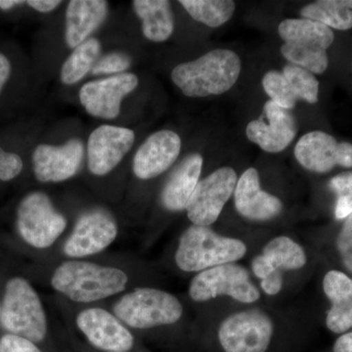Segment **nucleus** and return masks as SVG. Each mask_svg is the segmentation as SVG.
I'll list each match as a JSON object with an SVG mask.
<instances>
[{"label": "nucleus", "mask_w": 352, "mask_h": 352, "mask_svg": "<svg viewBox=\"0 0 352 352\" xmlns=\"http://www.w3.org/2000/svg\"><path fill=\"white\" fill-rule=\"evenodd\" d=\"M0 308H1V307H0Z\"/></svg>", "instance_id": "ea45409f"}, {"label": "nucleus", "mask_w": 352, "mask_h": 352, "mask_svg": "<svg viewBox=\"0 0 352 352\" xmlns=\"http://www.w3.org/2000/svg\"><path fill=\"white\" fill-rule=\"evenodd\" d=\"M237 182V173L229 166L220 168L199 182L186 208L194 226H210L219 219Z\"/></svg>", "instance_id": "9d476101"}, {"label": "nucleus", "mask_w": 352, "mask_h": 352, "mask_svg": "<svg viewBox=\"0 0 352 352\" xmlns=\"http://www.w3.org/2000/svg\"><path fill=\"white\" fill-rule=\"evenodd\" d=\"M22 3H24V2L16 1V0H0V8L2 10H9V9Z\"/></svg>", "instance_id": "58836bf2"}, {"label": "nucleus", "mask_w": 352, "mask_h": 352, "mask_svg": "<svg viewBox=\"0 0 352 352\" xmlns=\"http://www.w3.org/2000/svg\"><path fill=\"white\" fill-rule=\"evenodd\" d=\"M337 249L342 264L352 275V214L346 219L338 235Z\"/></svg>", "instance_id": "2f4dec72"}, {"label": "nucleus", "mask_w": 352, "mask_h": 352, "mask_svg": "<svg viewBox=\"0 0 352 352\" xmlns=\"http://www.w3.org/2000/svg\"><path fill=\"white\" fill-rule=\"evenodd\" d=\"M67 227V219L58 212L50 197L34 192L21 201L17 228L22 239L36 249L51 247Z\"/></svg>", "instance_id": "0eeeda50"}, {"label": "nucleus", "mask_w": 352, "mask_h": 352, "mask_svg": "<svg viewBox=\"0 0 352 352\" xmlns=\"http://www.w3.org/2000/svg\"><path fill=\"white\" fill-rule=\"evenodd\" d=\"M263 87L271 101L287 110L291 111L300 100L282 72H267L263 78Z\"/></svg>", "instance_id": "c85d7f7f"}, {"label": "nucleus", "mask_w": 352, "mask_h": 352, "mask_svg": "<svg viewBox=\"0 0 352 352\" xmlns=\"http://www.w3.org/2000/svg\"><path fill=\"white\" fill-rule=\"evenodd\" d=\"M273 329L270 317L254 308L227 317L219 329V339L224 352H266Z\"/></svg>", "instance_id": "1a4fd4ad"}, {"label": "nucleus", "mask_w": 352, "mask_h": 352, "mask_svg": "<svg viewBox=\"0 0 352 352\" xmlns=\"http://www.w3.org/2000/svg\"><path fill=\"white\" fill-rule=\"evenodd\" d=\"M129 282L126 273L85 261H67L53 273V289L76 302H92L122 293Z\"/></svg>", "instance_id": "f03ea898"}, {"label": "nucleus", "mask_w": 352, "mask_h": 352, "mask_svg": "<svg viewBox=\"0 0 352 352\" xmlns=\"http://www.w3.org/2000/svg\"><path fill=\"white\" fill-rule=\"evenodd\" d=\"M108 16V2L104 0H72L66 11V43L78 47L104 22Z\"/></svg>", "instance_id": "412c9836"}, {"label": "nucleus", "mask_w": 352, "mask_h": 352, "mask_svg": "<svg viewBox=\"0 0 352 352\" xmlns=\"http://www.w3.org/2000/svg\"><path fill=\"white\" fill-rule=\"evenodd\" d=\"M85 156L82 141L73 138L61 146L41 144L32 155L34 175L41 182H61L80 170Z\"/></svg>", "instance_id": "f3484780"}, {"label": "nucleus", "mask_w": 352, "mask_h": 352, "mask_svg": "<svg viewBox=\"0 0 352 352\" xmlns=\"http://www.w3.org/2000/svg\"><path fill=\"white\" fill-rule=\"evenodd\" d=\"M300 15L331 30L347 31L352 28V0H318L303 7Z\"/></svg>", "instance_id": "393cba45"}, {"label": "nucleus", "mask_w": 352, "mask_h": 352, "mask_svg": "<svg viewBox=\"0 0 352 352\" xmlns=\"http://www.w3.org/2000/svg\"><path fill=\"white\" fill-rule=\"evenodd\" d=\"M76 325L96 349L126 352L133 347L134 338L117 317L102 308H89L76 316Z\"/></svg>", "instance_id": "dca6fc26"}, {"label": "nucleus", "mask_w": 352, "mask_h": 352, "mask_svg": "<svg viewBox=\"0 0 352 352\" xmlns=\"http://www.w3.org/2000/svg\"><path fill=\"white\" fill-rule=\"evenodd\" d=\"M0 352H41L34 342L19 337L6 333L0 338Z\"/></svg>", "instance_id": "72a5a7b5"}, {"label": "nucleus", "mask_w": 352, "mask_h": 352, "mask_svg": "<svg viewBox=\"0 0 352 352\" xmlns=\"http://www.w3.org/2000/svg\"><path fill=\"white\" fill-rule=\"evenodd\" d=\"M100 52L101 44L96 38H88L78 45L62 66L61 82L71 85L82 80L98 61Z\"/></svg>", "instance_id": "a878e982"}, {"label": "nucleus", "mask_w": 352, "mask_h": 352, "mask_svg": "<svg viewBox=\"0 0 352 352\" xmlns=\"http://www.w3.org/2000/svg\"><path fill=\"white\" fill-rule=\"evenodd\" d=\"M282 73L300 100L309 104L318 102L319 82L314 74L292 64L287 65Z\"/></svg>", "instance_id": "cd10ccee"}, {"label": "nucleus", "mask_w": 352, "mask_h": 352, "mask_svg": "<svg viewBox=\"0 0 352 352\" xmlns=\"http://www.w3.org/2000/svg\"><path fill=\"white\" fill-rule=\"evenodd\" d=\"M27 4L41 13H50L61 4L59 0H30Z\"/></svg>", "instance_id": "c9c22d12"}, {"label": "nucleus", "mask_w": 352, "mask_h": 352, "mask_svg": "<svg viewBox=\"0 0 352 352\" xmlns=\"http://www.w3.org/2000/svg\"><path fill=\"white\" fill-rule=\"evenodd\" d=\"M131 65V58L124 52H111L101 57L95 63L91 73L95 76L120 75L129 69Z\"/></svg>", "instance_id": "7c9ffc66"}, {"label": "nucleus", "mask_w": 352, "mask_h": 352, "mask_svg": "<svg viewBox=\"0 0 352 352\" xmlns=\"http://www.w3.org/2000/svg\"><path fill=\"white\" fill-rule=\"evenodd\" d=\"M189 295L198 302L220 296H230L243 303L254 302L261 298L258 288L250 280L249 271L234 263L201 271L190 284Z\"/></svg>", "instance_id": "6e6552de"}, {"label": "nucleus", "mask_w": 352, "mask_h": 352, "mask_svg": "<svg viewBox=\"0 0 352 352\" xmlns=\"http://www.w3.org/2000/svg\"><path fill=\"white\" fill-rule=\"evenodd\" d=\"M234 201L238 212L254 221L274 219L283 210L279 198L261 189L258 170L254 168H248L238 179Z\"/></svg>", "instance_id": "6ab92c4d"}, {"label": "nucleus", "mask_w": 352, "mask_h": 352, "mask_svg": "<svg viewBox=\"0 0 352 352\" xmlns=\"http://www.w3.org/2000/svg\"><path fill=\"white\" fill-rule=\"evenodd\" d=\"M0 324L12 335L41 342L47 333V321L41 298L32 285L21 277L7 282L0 308Z\"/></svg>", "instance_id": "20e7f679"}, {"label": "nucleus", "mask_w": 352, "mask_h": 352, "mask_svg": "<svg viewBox=\"0 0 352 352\" xmlns=\"http://www.w3.org/2000/svg\"><path fill=\"white\" fill-rule=\"evenodd\" d=\"M138 83V76L127 73L87 82L80 88V101L89 115L113 120L119 116L122 99L133 92Z\"/></svg>", "instance_id": "ddd939ff"}, {"label": "nucleus", "mask_w": 352, "mask_h": 352, "mask_svg": "<svg viewBox=\"0 0 352 352\" xmlns=\"http://www.w3.org/2000/svg\"><path fill=\"white\" fill-rule=\"evenodd\" d=\"M284 44L282 55L291 63L310 67L329 59L327 50L335 39L330 28L316 21L286 19L278 27Z\"/></svg>", "instance_id": "423d86ee"}, {"label": "nucleus", "mask_w": 352, "mask_h": 352, "mask_svg": "<svg viewBox=\"0 0 352 352\" xmlns=\"http://www.w3.org/2000/svg\"><path fill=\"white\" fill-rule=\"evenodd\" d=\"M204 160L198 153L189 155L176 166L162 191L161 200L170 212L186 210L200 179Z\"/></svg>", "instance_id": "aec40b11"}, {"label": "nucleus", "mask_w": 352, "mask_h": 352, "mask_svg": "<svg viewBox=\"0 0 352 352\" xmlns=\"http://www.w3.org/2000/svg\"><path fill=\"white\" fill-rule=\"evenodd\" d=\"M189 15L210 28H219L232 18L236 4L232 0H180Z\"/></svg>", "instance_id": "bb28decb"}, {"label": "nucleus", "mask_w": 352, "mask_h": 352, "mask_svg": "<svg viewBox=\"0 0 352 352\" xmlns=\"http://www.w3.org/2000/svg\"><path fill=\"white\" fill-rule=\"evenodd\" d=\"M134 140L135 134L126 127L109 124L97 127L88 138V168L94 175H108L129 152Z\"/></svg>", "instance_id": "2eb2a0df"}, {"label": "nucleus", "mask_w": 352, "mask_h": 352, "mask_svg": "<svg viewBox=\"0 0 352 352\" xmlns=\"http://www.w3.org/2000/svg\"><path fill=\"white\" fill-rule=\"evenodd\" d=\"M245 252L247 245L242 241L219 235L208 226H192L180 237L175 263L185 272H198L235 263Z\"/></svg>", "instance_id": "7ed1b4c3"}, {"label": "nucleus", "mask_w": 352, "mask_h": 352, "mask_svg": "<svg viewBox=\"0 0 352 352\" xmlns=\"http://www.w3.org/2000/svg\"><path fill=\"white\" fill-rule=\"evenodd\" d=\"M323 289L332 303L326 325L333 333H342L352 328V279L340 271L331 270L323 279Z\"/></svg>", "instance_id": "4be33fe9"}, {"label": "nucleus", "mask_w": 352, "mask_h": 352, "mask_svg": "<svg viewBox=\"0 0 352 352\" xmlns=\"http://www.w3.org/2000/svg\"><path fill=\"white\" fill-rule=\"evenodd\" d=\"M333 352H352V332L344 333L336 340Z\"/></svg>", "instance_id": "e433bc0d"}, {"label": "nucleus", "mask_w": 352, "mask_h": 352, "mask_svg": "<svg viewBox=\"0 0 352 352\" xmlns=\"http://www.w3.org/2000/svg\"><path fill=\"white\" fill-rule=\"evenodd\" d=\"M134 12L142 21L146 38L154 43H164L175 31V18L168 0H134Z\"/></svg>", "instance_id": "b1692460"}, {"label": "nucleus", "mask_w": 352, "mask_h": 352, "mask_svg": "<svg viewBox=\"0 0 352 352\" xmlns=\"http://www.w3.org/2000/svg\"><path fill=\"white\" fill-rule=\"evenodd\" d=\"M242 62L237 53L214 50L203 56L177 65L171 80L183 94L192 98L221 95L230 90L239 78Z\"/></svg>", "instance_id": "f257e3e1"}, {"label": "nucleus", "mask_w": 352, "mask_h": 352, "mask_svg": "<svg viewBox=\"0 0 352 352\" xmlns=\"http://www.w3.org/2000/svg\"><path fill=\"white\" fill-rule=\"evenodd\" d=\"M22 159L17 154L8 153L0 148V180L10 182L23 170Z\"/></svg>", "instance_id": "473e14b6"}, {"label": "nucleus", "mask_w": 352, "mask_h": 352, "mask_svg": "<svg viewBox=\"0 0 352 352\" xmlns=\"http://www.w3.org/2000/svg\"><path fill=\"white\" fill-rule=\"evenodd\" d=\"M295 157L305 170L316 173H329L336 166L352 168V144L321 131L308 132L295 147Z\"/></svg>", "instance_id": "9b49d317"}, {"label": "nucleus", "mask_w": 352, "mask_h": 352, "mask_svg": "<svg viewBox=\"0 0 352 352\" xmlns=\"http://www.w3.org/2000/svg\"><path fill=\"white\" fill-rule=\"evenodd\" d=\"M329 187L337 195L336 219H346L352 214V171H344L333 176Z\"/></svg>", "instance_id": "c756f323"}, {"label": "nucleus", "mask_w": 352, "mask_h": 352, "mask_svg": "<svg viewBox=\"0 0 352 352\" xmlns=\"http://www.w3.org/2000/svg\"><path fill=\"white\" fill-rule=\"evenodd\" d=\"M118 236V226L112 215L102 210L85 212L76 221L73 232L64 245L69 258H85L107 249Z\"/></svg>", "instance_id": "f8f14e48"}, {"label": "nucleus", "mask_w": 352, "mask_h": 352, "mask_svg": "<svg viewBox=\"0 0 352 352\" xmlns=\"http://www.w3.org/2000/svg\"><path fill=\"white\" fill-rule=\"evenodd\" d=\"M119 320L133 329H150L170 325L183 314L182 302L166 292L139 288L122 296L113 307Z\"/></svg>", "instance_id": "39448f33"}, {"label": "nucleus", "mask_w": 352, "mask_h": 352, "mask_svg": "<svg viewBox=\"0 0 352 352\" xmlns=\"http://www.w3.org/2000/svg\"><path fill=\"white\" fill-rule=\"evenodd\" d=\"M182 151V139L176 132H155L138 148L133 159V173L139 179L157 177L170 168Z\"/></svg>", "instance_id": "a211bd4d"}, {"label": "nucleus", "mask_w": 352, "mask_h": 352, "mask_svg": "<svg viewBox=\"0 0 352 352\" xmlns=\"http://www.w3.org/2000/svg\"><path fill=\"white\" fill-rule=\"evenodd\" d=\"M307 263V254L298 243L286 236L274 238L264 247L261 256L254 258L252 271L259 279H264L274 271L300 270Z\"/></svg>", "instance_id": "5701e85b"}, {"label": "nucleus", "mask_w": 352, "mask_h": 352, "mask_svg": "<svg viewBox=\"0 0 352 352\" xmlns=\"http://www.w3.org/2000/svg\"><path fill=\"white\" fill-rule=\"evenodd\" d=\"M11 74V64L8 58L0 53V92L8 80Z\"/></svg>", "instance_id": "4c0bfd02"}, {"label": "nucleus", "mask_w": 352, "mask_h": 352, "mask_svg": "<svg viewBox=\"0 0 352 352\" xmlns=\"http://www.w3.org/2000/svg\"><path fill=\"white\" fill-rule=\"evenodd\" d=\"M296 133L295 116L271 100L266 102L261 118L250 122L245 129L248 139L267 153L284 151Z\"/></svg>", "instance_id": "4468645a"}, {"label": "nucleus", "mask_w": 352, "mask_h": 352, "mask_svg": "<svg viewBox=\"0 0 352 352\" xmlns=\"http://www.w3.org/2000/svg\"><path fill=\"white\" fill-rule=\"evenodd\" d=\"M261 286L266 295H277L283 287V275H282L281 271H274L267 277L264 278L261 280Z\"/></svg>", "instance_id": "f704fd0d"}]
</instances>
